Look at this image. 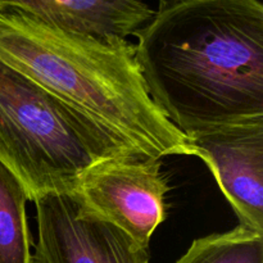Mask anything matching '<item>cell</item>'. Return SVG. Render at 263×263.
Wrapping results in <instances>:
<instances>
[{"label":"cell","instance_id":"obj_1","mask_svg":"<svg viewBox=\"0 0 263 263\" xmlns=\"http://www.w3.org/2000/svg\"><path fill=\"white\" fill-rule=\"evenodd\" d=\"M134 37L152 100L187 138L263 120L259 0H158Z\"/></svg>","mask_w":263,"mask_h":263},{"label":"cell","instance_id":"obj_2","mask_svg":"<svg viewBox=\"0 0 263 263\" xmlns=\"http://www.w3.org/2000/svg\"><path fill=\"white\" fill-rule=\"evenodd\" d=\"M135 44L71 32L14 8L0 9V59L85 113L143 156L197 157L154 104Z\"/></svg>","mask_w":263,"mask_h":263},{"label":"cell","instance_id":"obj_3","mask_svg":"<svg viewBox=\"0 0 263 263\" xmlns=\"http://www.w3.org/2000/svg\"><path fill=\"white\" fill-rule=\"evenodd\" d=\"M140 154L0 59V162L35 202L68 194L99 162Z\"/></svg>","mask_w":263,"mask_h":263},{"label":"cell","instance_id":"obj_4","mask_svg":"<svg viewBox=\"0 0 263 263\" xmlns=\"http://www.w3.org/2000/svg\"><path fill=\"white\" fill-rule=\"evenodd\" d=\"M162 159L127 154L87 170L71 193L81 215L105 221L149 249L154 231L167 217L170 192Z\"/></svg>","mask_w":263,"mask_h":263},{"label":"cell","instance_id":"obj_5","mask_svg":"<svg viewBox=\"0 0 263 263\" xmlns=\"http://www.w3.org/2000/svg\"><path fill=\"white\" fill-rule=\"evenodd\" d=\"M39 238L32 263H149L139 247L115 225L81 215L69 194L35 200Z\"/></svg>","mask_w":263,"mask_h":263},{"label":"cell","instance_id":"obj_6","mask_svg":"<svg viewBox=\"0 0 263 263\" xmlns=\"http://www.w3.org/2000/svg\"><path fill=\"white\" fill-rule=\"evenodd\" d=\"M239 226L263 234V120L228 125L189 136Z\"/></svg>","mask_w":263,"mask_h":263},{"label":"cell","instance_id":"obj_7","mask_svg":"<svg viewBox=\"0 0 263 263\" xmlns=\"http://www.w3.org/2000/svg\"><path fill=\"white\" fill-rule=\"evenodd\" d=\"M55 27L100 39H126L151 20L154 9L143 0H0Z\"/></svg>","mask_w":263,"mask_h":263},{"label":"cell","instance_id":"obj_8","mask_svg":"<svg viewBox=\"0 0 263 263\" xmlns=\"http://www.w3.org/2000/svg\"><path fill=\"white\" fill-rule=\"evenodd\" d=\"M27 200L22 182L0 162V263H32Z\"/></svg>","mask_w":263,"mask_h":263},{"label":"cell","instance_id":"obj_9","mask_svg":"<svg viewBox=\"0 0 263 263\" xmlns=\"http://www.w3.org/2000/svg\"><path fill=\"white\" fill-rule=\"evenodd\" d=\"M176 263H263V234L238 226L198 238Z\"/></svg>","mask_w":263,"mask_h":263}]
</instances>
